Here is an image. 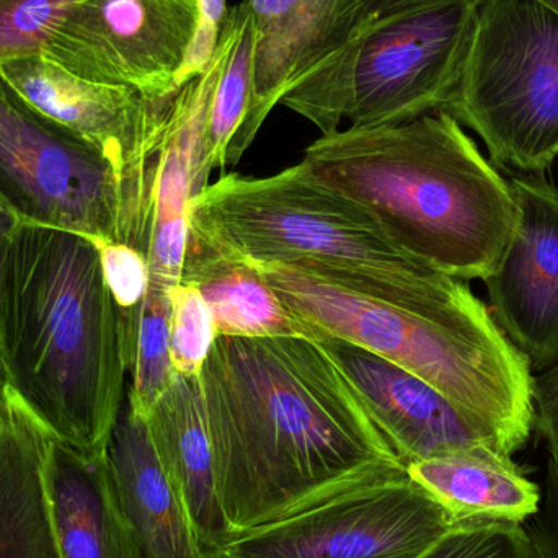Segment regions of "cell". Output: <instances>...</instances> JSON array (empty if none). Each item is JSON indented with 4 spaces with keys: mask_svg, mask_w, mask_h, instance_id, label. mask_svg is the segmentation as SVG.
Wrapping results in <instances>:
<instances>
[{
    "mask_svg": "<svg viewBox=\"0 0 558 558\" xmlns=\"http://www.w3.org/2000/svg\"><path fill=\"white\" fill-rule=\"evenodd\" d=\"M539 2H543L544 5L550 7L554 12L558 13V0H539Z\"/></svg>",
    "mask_w": 558,
    "mask_h": 558,
    "instance_id": "d6a6232c",
    "label": "cell"
},
{
    "mask_svg": "<svg viewBox=\"0 0 558 558\" xmlns=\"http://www.w3.org/2000/svg\"><path fill=\"white\" fill-rule=\"evenodd\" d=\"M234 35L231 7L208 68L170 95L163 114L154 157L144 248L149 286L160 291L172 292L180 284L190 232V205L209 185L211 175L203 166L206 131Z\"/></svg>",
    "mask_w": 558,
    "mask_h": 558,
    "instance_id": "7c38bea8",
    "label": "cell"
},
{
    "mask_svg": "<svg viewBox=\"0 0 558 558\" xmlns=\"http://www.w3.org/2000/svg\"><path fill=\"white\" fill-rule=\"evenodd\" d=\"M254 22V84L226 163L247 153L267 118L302 78L353 38L363 0H245Z\"/></svg>",
    "mask_w": 558,
    "mask_h": 558,
    "instance_id": "9a60e30c",
    "label": "cell"
},
{
    "mask_svg": "<svg viewBox=\"0 0 558 558\" xmlns=\"http://www.w3.org/2000/svg\"><path fill=\"white\" fill-rule=\"evenodd\" d=\"M199 387L232 537L407 471L353 384L315 341L218 337Z\"/></svg>",
    "mask_w": 558,
    "mask_h": 558,
    "instance_id": "6da1fadb",
    "label": "cell"
},
{
    "mask_svg": "<svg viewBox=\"0 0 558 558\" xmlns=\"http://www.w3.org/2000/svg\"><path fill=\"white\" fill-rule=\"evenodd\" d=\"M301 162L369 211L407 254L462 281L490 277L517 228L510 180L448 111L322 134Z\"/></svg>",
    "mask_w": 558,
    "mask_h": 558,
    "instance_id": "3957f363",
    "label": "cell"
},
{
    "mask_svg": "<svg viewBox=\"0 0 558 558\" xmlns=\"http://www.w3.org/2000/svg\"><path fill=\"white\" fill-rule=\"evenodd\" d=\"M81 0H0V62L43 54L52 33Z\"/></svg>",
    "mask_w": 558,
    "mask_h": 558,
    "instance_id": "d4e9b609",
    "label": "cell"
},
{
    "mask_svg": "<svg viewBox=\"0 0 558 558\" xmlns=\"http://www.w3.org/2000/svg\"><path fill=\"white\" fill-rule=\"evenodd\" d=\"M477 0H435L377 20L302 78L281 105L322 134L402 124L454 97Z\"/></svg>",
    "mask_w": 558,
    "mask_h": 558,
    "instance_id": "8992f818",
    "label": "cell"
},
{
    "mask_svg": "<svg viewBox=\"0 0 558 558\" xmlns=\"http://www.w3.org/2000/svg\"><path fill=\"white\" fill-rule=\"evenodd\" d=\"M410 478L458 524H524L536 514L541 487L513 458L484 448L407 465Z\"/></svg>",
    "mask_w": 558,
    "mask_h": 558,
    "instance_id": "ffe728a7",
    "label": "cell"
},
{
    "mask_svg": "<svg viewBox=\"0 0 558 558\" xmlns=\"http://www.w3.org/2000/svg\"><path fill=\"white\" fill-rule=\"evenodd\" d=\"M180 284L198 289L218 337H295L315 343L325 337L289 311L254 264L222 254L193 232H189Z\"/></svg>",
    "mask_w": 558,
    "mask_h": 558,
    "instance_id": "44dd1931",
    "label": "cell"
},
{
    "mask_svg": "<svg viewBox=\"0 0 558 558\" xmlns=\"http://www.w3.org/2000/svg\"><path fill=\"white\" fill-rule=\"evenodd\" d=\"M216 338L215 318L198 289L177 286L170 308V354L175 373L199 377Z\"/></svg>",
    "mask_w": 558,
    "mask_h": 558,
    "instance_id": "cb8c5ba5",
    "label": "cell"
},
{
    "mask_svg": "<svg viewBox=\"0 0 558 558\" xmlns=\"http://www.w3.org/2000/svg\"><path fill=\"white\" fill-rule=\"evenodd\" d=\"M422 558H541L524 524L472 523L452 527Z\"/></svg>",
    "mask_w": 558,
    "mask_h": 558,
    "instance_id": "484cf974",
    "label": "cell"
},
{
    "mask_svg": "<svg viewBox=\"0 0 558 558\" xmlns=\"http://www.w3.org/2000/svg\"><path fill=\"white\" fill-rule=\"evenodd\" d=\"M101 271L114 302L123 315L124 331H131L137 311L149 289V267L146 257L123 242L97 245Z\"/></svg>",
    "mask_w": 558,
    "mask_h": 558,
    "instance_id": "4316f807",
    "label": "cell"
},
{
    "mask_svg": "<svg viewBox=\"0 0 558 558\" xmlns=\"http://www.w3.org/2000/svg\"><path fill=\"white\" fill-rule=\"evenodd\" d=\"M0 82L29 110L107 157L124 192L123 244L141 247L157 140L170 95L85 81L45 54L0 62Z\"/></svg>",
    "mask_w": 558,
    "mask_h": 558,
    "instance_id": "30bf717a",
    "label": "cell"
},
{
    "mask_svg": "<svg viewBox=\"0 0 558 558\" xmlns=\"http://www.w3.org/2000/svg\"><path fill=\"white\" fill-rule=\"evenodd\" d=\"M445 111L501 169L544 173L558 157V13L539 0H477Z\"/></svg>",
    "mask_w": 558,
    "mask_h": 558,
    "instance_id": "52a82bcc",
    "label": "cell"
},
{
    "mask_svg": "<svg viewBox=\"0 0 558 558\" xmlns=\"http://www.w3.org/2000/svg\"><path fill=\"white\" fill-rule=\"evenodd\" d=\"M54 441L10 387L0 400V558H61L48 487Z\"/></svg>",
    "mask_w": 558,
    "mask_h": 558,
    "instance_id": "2e32d148",
    "label": "cell"
},
{
    "mask_svg": "<svg viewBox=\"0 0 558 558\" xmlns=\"http://www.w3.org/2000/svg\"><path fill=\"white\" fill-rule=\"evenodd\" d=\"M510 183L517 228L484 282L498 327L539 373L558 360V189L543 173Z\"/></svg>",
    "mask_w": 558,
    "mask_h": 558,
    "instance_id": "4fadbf2b",
    "label": "cell"
},
{
    "mask_svg": "<svg viewBox=\"0 0 558 558\" xmlns=\"http://www.w3.org/2000/svg\"><path fill=\"white\" fill-rule=\"evenodd\" d=\"M541 558H558V468L549 464L536 514L524 523Z\"/></svg>",
    "mask_w": 558,
    "mask_h": 558,
    "instance_id": "f546056e",
    "label": "cell"
},
{
    "mask_svg": "<svg viewBox=\"0 0 558 558\" xmlns=\"http://www.w3.org/2000/svg\"><path fill=\"white\" fill-rule=\"evenodd\" d=\"M108 462L143 558H213L160 464L146 420L126 400Z\"/></svg>",
    "mask_w": 558,
    "mask_h": 558,
    "instance_id": "e0dca14e",
    "label": "cell"
},
{
    "mask_svg": "<svg viewBox=\"0 0 558 558\" xmlns=\"http://www.w3.org/2000/svg\"><path fill=\"white\" fill-rule=\"evenodd\" d=\"M435 2V0H363L361 3L360 20H357L356 29L353 38L360 35L367 26L373 25L377 20L384 16L392 15L400 10L410 9V7L422 5V3Z\"/></svg>",
    "mask_w": 558,
    "mask_h": 558,
    "instance_id": "4dcf8cb0",
    "label": "cell"
},
{
    "mask_svg": "<svg viewBox=\"0 0 558 558\" xmlns=\"http://www.w3.org/2000/svg\"><path fill=\"white\" fill-rule=\"evenodd\" d=\"M254 265L289 311L415 374L487 429L505 454L513 458L530 441L533 367L481 299L452 311H410L284 265Z\"/></svg>",
    "mask_w": 558,
    "mask_h": 558,
    "instance_id": "5b68a950",
    "label": "cell"
},
{
    "mask_svg": "<svg viewBox=\"0 0 558 558\" xmlns=\"http://www.w3.org/2000/svg\"><path fill=\"white\" fill-rule=\"evenodd\" d=\"M170 308L172 292L149 286L137 311L128 348L131 384L126 390V402L143 418L149 415L177 376L170 354Z\"/></svg>",
    "mask_w": 558,
    "mask_h": 558,
    "instance_id": "603a6c76",
    "label": "cell"
},
{
    "mask_svg": "<svg viewBox=\"0 0 558 558\" xmlns=\"http://www.w3.org/2000/svg\"><path fill=\"white\" fill-rule=\"evenodd\" d=\"M318 344L353 384L403 464L474 449L504 452L487 429L399 364L331 335Z\"/></svg>",
    "mask_w": 558,
    "mask_h": 558,
    "instance_id": "5bb4252c",
    "label": "cell"
},
{
    "mask_svg": "<svg viewBox=\"0 0 558 558\" xmlns=\"http://www.w3.org/2000/svg\"><path fill=\"white\" fill-rule=\"evenodd\" d=\"M196 2L199 7L198 32L190 46L177 87L208 68L216 48H218L222 25L228 19V0H196Z\"/></svg>",
    "mask_w": 558,
    "mask_h": 558,
    "instance_id": "83f0119b",
    "label": "cell"
},
{
    "mask_svg": "<svg viewBox=\"0 0 558 558\" xmlns=\"http://www.w3.org/2000/svg\"><path fill=\"white\" fill-rule=\"evenodd\" d=\"M48 487L61 558H143L108 452L88 454L56 438Z\"/></svg>",
    "mask_w": 558,
    "mask_h": 558,
    "instance_id": "d6986e66",
    "label": "cell"
},
{
    "mask_svg": "<svg viewBox=\"0 0 558 558\" xmlns=\"http://www.w3.org/2000/svg\"><path fill=\"white\" fill-rule=\"evenodd\" d=\"M19 225L20 221L16 216L0 202V268H2V257L7 242H9L10 235L13 234Z\"/></svg>",
    "mask_w": 558,
    "mask_h": 558,
    "instance_id": "1f68e13d",
    "label": "cell"
},
{
    "mask_svg": "<svg viewBox=\"0 0 558 558\" xmlns=\"http://www.w3.org/2000/svg\"><path fill=\"white\" fill-rule=\"evenodd\" d=\"M534 429L558 468V360L533 376Z\"/></svg>",
    "mask_w": 558,
    "mask_h": 558,
    "instance_id": "f1b7e54d",
    "label": "cell"
},
{
    "mask_svg": "<svg viewBox=\"0 0 558 558\" xmlns=\"http://www.w3.org/2000/svg\"><path fill=\"white\" fill-rule=\"evenodd\" d=\"M235 19V35L219 77L209 111L206 131V173L228 167L226 157L235 134L241 130L251 105L254 84V22L247 2L242 0L232 7Z\"/></svg>",
    "mask_w": 558,
    "mask_h": 558,
    "instance_id": "7402d4cb",
    "label": "cell"
},
{
    "mask_svg": "<svg viewBox=\"0 0 558 558\" xmlns=\"http://www.w3.org/2000/svg\"><path fill=\"white\" fill-rule=\"evenodd\" d=\"M160 464L213 558L231 539L219 504L199 377L177 374L146 416Z\"/></svg>",
    "mask_w": 558,
    "mask_h": 558,
    "instance_id": "ac0fdd59",
    "label": "cell"
},
{
    "mask_svg": "<svg viewBox=\"0 0 558 558\" xmlns=\"http://www.w3.org/2000/svg\"><path fill=\"white\" fill-rule=\"evenodd\" d=\"M454 526L405 471L238 534L216 558H422Z\"/></svg>",
    "mask_w": 558,
    "mask_h": 558,
    "instance_id": "9c48e42d",
    "label": "cell"
},
{
    "mask_svg": "<svg viewBox=\"0 0 558 558\" xmlns=\"http://www.w3.org/2000/svg\"><path fill=\"white\" fill-rule=\"evenodd\" d=\"M190 232L231 257L284 265L410 311L477 299L462 279L407 254L369 211L302 162L268 177L222 175L193 198Z\"/></svg>",
    "mask_w": 558,
    "mask_h": 558,
    "instance_id": "277c9868",
    "label": "cell"
},
{
    "mask_svg": "<svg viewBox=\"0 0 558 558\" xmlns=\"http://www.w3.org/2000/svg\"><path fill=\"white\" fill-rule=\"evenodd\" d=\"M198 26L196 0H81L43 54L85 81L166 97Z\"/></svg>",
    "mask_w": 558,
    "mask_h": 558,
    "instance_id": "8fae6325",
    "label": "cell"
},
{
    "mask_svg": "<svg viewBox=\"0 0 558 558\" xmlns=\"http://www.w3.org/2000/svg\"><path fill=\"white\" fill-rule=\"evenodd\" d=\"M0 344L10 387L49 432L107 454L126 400L128 350L94 241L16 226L0 268Z\"/></svg>",
    "mask_w": 558,
    "mask_h": 558,
    "instance_id": "7a4b0ae2",
    "label": "cell"
},
{
    "mask_svg": "<svg viewBox=\"0 0 558 558\" xmlns=\"http://www.w3.org/2000/svg\"><path fill=\"white\" fill-rule=\"evenodd\" d=\"M0 202L20 222L74 232L97 245L123 238V185L110 160L29 110L2 82Z\"/></svg>",
    "mask_w": 558,
    "mask_h": 558,
    "instance_id": "ba28073f",
    "label": "cell"
}]
</instances>
